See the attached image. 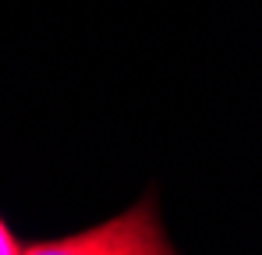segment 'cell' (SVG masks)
<instances>
[{"instance_id": "obj_1", "label": "cell", "mask_w": 262, "mask_h": 255, "mask_svg": "<svg viewBox=\"0 0 262 255\" xmlns=\"http://www.w3.org/2000/svg\"><path fill=\"white\" fill-rule=\"evenodd\" d=\"M18 252H25L21 245H18V238L7 230V223L0 220V255H18Z\"/></svg>"}]
</instances>
